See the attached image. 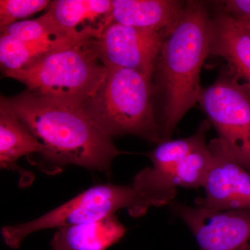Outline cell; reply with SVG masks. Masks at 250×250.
Here are the masks:
<instances>
[{
  "mask_svg": "<svg viewBox=\"0 0 250 250\" xmlns=\"http://www.w3.org/2000/svg\"><path fill=\"white\" fill-rule=\"evenodd\" d=\"M4 99L43 146L41 155L49 165L46 173H59L64 166L75 165L108 174L112 161L123 153L81 107L49 100L28 90Z\"/></svg>",
  "mask_w": 250,
  "mask_h": 250,
  "instance_id": "6da1fadb",
  "label": "cell"
},
{
  "mask_svg": "<svg viewBox=\"0 0 250 250\" xmlns=\"http://www.w3.org/2000/svg\"><path fill=\"white\" fill-rule=\"evenodd\" d=\"M211 16L203 3L187 1L161 45L152 80L162 98L163 141L170 139L182 118L198 103L200 72L210 54Z\"/></svg>",
  "mask_w": 250,
  "mask_h": 250,
  "instance_id": "7a4b0ae2",
  "label": "cell"
},
{
  "mask_svg": "<svg viewBox=\"0 0 250 250\" xmlns=\"http://www.w3.org/2000/svg\"><path fill=\"white\" fill-rule=\"evenodd\" d=\"M154 92L149 77L130 69L110 67L98 89L81 108L110 138L134 135L158 145L163 134L153 105Z\"/></svg>",
  "mask_w": 250,
  "mask_h": 250,
  "instance_id": "3957f363",
  "label": "cell"
},
{
  "mask_svg": "<svg viewBox=\"0 0 250 250\" xmlns=\"http://www.w3.org/2000/svg\"><path fill=\"white\" fill-rule=\"evenodd\" d=\"M95 39L47 52L5 76L27 85L31 93L75 107L95 93L107 74L95 49Z\"/></svg>",
  "mask_w": 250,
  "mask_h": 250,
  "instance_id": "277c9868",
  "label": "cell"
},
{
  "mask_svg": "<svg viewBox=\"0 0 250 250\" xmlns=\"http://www.w3.org/2000/svg\"><path fill=\"white\" fill-rule=\"evenodd\" d=\"M149 207L132 185L100 184L35 220L3 227L1 236L8 246L17 249L26 237L40 230L100 221L121 209L136 218L146 214Z\"/></svg>",
  "mask_w": 250,
  "mask_h": 250,
  "instance_id": "5b68a950",
  "label": "cell"
},
{
  "mask_svg": "<svg viewBox=\"0 0 250 250\" xmlns=\"http://www.w3.org/2000/svg\"><path fill=\"white\" fill-rule=\"evenodd\" d=\"M198 103L229 153L250 173V97L224 75L202 88Z\"/></svg>",
  "mask_w": 250,
  "mask_h": 250,
  "instance_id": "8992f818",
  "label": "cell"
},
{
  "mask_svg": "<svg viewBox=\"0 0 250 250\" xmlns=\"http://www.w3.org/2000/svg\"><path fill=\"white\" fill-rule=\"evenodd\" d=\"M168 34L111 22L95 39V49L107 68L130 69L152 80L161 45Z\"/></svg>",
  "mask_w": 250,
  "mask_h": 250,
  "instance_id": "52a82bcc",
  "label": "cell"
},
{
  "mask_svg": "<svg viewBox=\"0 0 250 250\" xmlns=\"http://www.w3.org/2000/svg\"><path fill=\"white\" fill-rule=\"evenodd\" d=\"M170 208L190 229L200 250H250V209L212 210L174 201Z\"/></svg>",
  "mask_w": 250,
  "mask_h": 250,
  "instance_id": "ba28073f",
  "label": "cell"
},
{
  "mask_svg": "<svg viewBox=\"0 0 250 250\" xmlns=\"http://www.w3.org/2000/svg\"><path fill=\"white\" fill-rule=\"evenodd\" d=\"M209 170L203 188L205 196L197 197L196 207L212 210L250 209V173L233 159L218 138L208 144Z\"/></svg>",
  "mask_w": 250,
  "mask_h": 250,
  "instance_id": "9c48e42d",
  "label": "cell"
},
{
  "mask_svg": "<svg viewBox=\"0 0 250 250\" xmlns=\"http://www.w3.org/2000/svg\"><path fill=\"white\" fill-rule=\"evenodd\" d=\"M210 127V122L206 120L192 136L159 143L147 154L152 161V167L143 169L135 176L132 184L134 188L151 203L159 205L167 201L171 172L188 154L207 143L206 139Z\"/></svg>",
  "mask_w": 250,
  "mask_h": 250,
  "instance_id": "30bf717a",
  "label": "cell"
},
{
  "mask_svg": "<svg viewBox=\"0 0 250 250\" xmlns=\"http://www.w3.org/2000/svg\"><path fill=\"white\" fill-rule=\"evenodd\" d=\"M209 54L225 61L226 76L250 97V31L217 11L210 19Z\"/></svg>",
  "mask_w": 250,
  "mask_h": 250,
  "instance_id": "8fae6325",
  "label": "cell"
},
{
  "mask_svg": "<svg viewBox=\"0 0 250 250\" xmlns=\"http://www.w3.org/2000/svg\"><path fill=\"white\" fill-rule=\"evenodd\" d=\"M111 0H56L45 13L65 35L79 41L97 39L109 22Z\"/></svg>",
  "mask_w": 250,
  "mask_h": 250,
  "instance_id": "7c38bea8",
  "label": "cell"
},
{
  "mask_svg": "<svg viewBox=\"0 0 250 250\" xmlns=\"http://www.w3.org/2000/svg\"><path fill=\"white\" fill-rule=\"evenodd\" d=\"M186 3L175 0H113L108 24L116 22L168 34L182 16Z\"/></svg>",
  "mask_w": 250,
  "mask_h": 250,
  "instance_id": "4fadbf2b",
  "label": "cell"
},
{
  "mask_svg": "<svg viewBox=\"0 0 250 250\" xmlns=\"http://www.w3.org/2000/svg\"><path fill=\"white\" fill-rule=\"evenodd\" d=\"M43 146L8 106L4 96L0 99V166L1 168L17 171L21 183L30 185L34 174L27 173L18 166L22 156L38 153L42 154Z\"/></svg>",
  "mask_w": 250,
  "mask_h": 250,
  "instance_id": "5bb4252c",
  "label": "cell"
},
{
  "mask_svg": "<svg viewBox=\"0 0 250 250\" xmlns=\"http://www.w3.org/2000/svg\"><path fill=\"white\" fill-rule=\"evenodd\" d=\"M125 233L123 224L111 215L100 221L59 228L51 246L52 250H106Z\"/></svg>",
  "mask_w": 250,
  "mask_h": 250,
  "instance_id": "9a60e30c",
  "label": "cell"
},
{
  "mask_svg": "<svg viewBox=\"0 0 250 250\" xmlns=\"http://www.w3.org/2000/svg\"><path fill=\"white\" fill-rule=\"evenodd\" d=\"M78 42H24L9 36L0 37V64L2 72L15 71L54 49Z\"/></svg>",
  "mask_w": 250,
  "mask_h": 250,
  "instance_id": "2e32d148",
  "label": "cell"
},
{
  "mask_svg": "<svg viewBox=\"0 0 250 250\" xmlns=\"http://www.w3.org/2000/svg\"><path fill=\"white\" fill-rule=\"evenodd\" d=\"M210 151L205 143L188 154L174 167L170 184L174 190L178 187L199 188L203 187L209 170Z\"/></svg>",
  "mask_w": 250,
  "mask_h": 250,
  "instance_id": "e0dca14e",
  "label": "cell"
},
{
  "mask_svg": "<svg viewBox=\"0 0 250 250\" xmlns=\"http://www.w3.org/2000/svg\"><path fill=\"white\" fill-rule=\"evenodd\" d=\"M0 31L1 35L9 36L24 42L85 41L77 40L65 35L46 14L35 20L18 21Z\"/></svg>",
  "mask_w": 250,
  "mask_h": 250,
  "instance_id": "ac0fdd59",
  "label": "cell"
},
{
  "mask_svg": "<svg viewBox=\"0 0 250 250\" xmlns=\"http://www.w3.org/2000/svg\"><path fill=\"white\" fill-rule=\"evenodd\" d=\"M47 0H0V30L48 7Z\"/></svg>",
  "mask_w": 250,
  "mask_h": 250,
  "instance_id": "d6986e66",
  "label": "cell"
},
{
  "mask_svg": "<svg viewBox=\"0 0 250 250\" xmlns=\"http://www.w3.org/2000/svg\"><path fill=\"white\" fill-rule=\"evenodd\" d=\"M220 5L218 11L238 21H250V0H227L218 1Z\"/></svg>",
  "mask_w": 250,
  "mask_h": 250,
  "instance_id": "ffe728a7",
  "label": "cell"
},
{
  "mask_svg": "<svg viewBox=\"0 0 250 250\" xmlns=\"http://www.w3.org/2000/svg\"><path fill=\"white\" fill-rule=\"evenodd\" d=\"M241 24L245 28H246L248 30L250 31V21L249 22H238Z\"/></svg>",
  "mask_w": 250,
  "mask_h": 250,
  "instance_id": "44dd1931",
  "label": "cell"
}]
</instances>
